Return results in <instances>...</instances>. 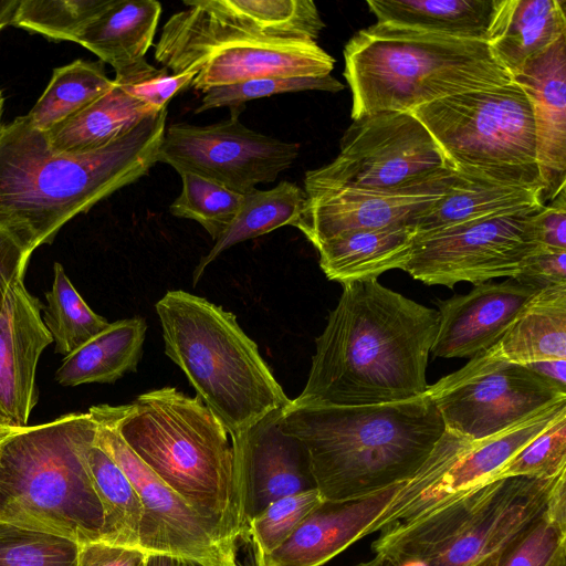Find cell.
Returning a JSON list of instances; mask_svg holds the SVG:
<instances>
[{
  "mask_svg": "<svg viewBox=\"0 0 566 566\" xmlns=\"http://www.w3.org/2000/svg\"><path fill=\"white\" fill-rule=\"evenodd\" d=\"M438 326V311L377 279L343 284L316 338L305 387L291 405L367 406L423 395Z\"/></svg>",
  "mask_w": 566,
  "mask_h": 566,
  "instance_id": "cell-1",
  "label": "cell"
},
{
  "mask_svg": "<svg viewBox=\"0 0 566 566\" xmlns=\"http://www.w3.org/2000/svg\"><path fill=\"white\" fill-rule=\"evenodd\" d=\"M167 108L107 146L56 154L27 115L0 127V229L29 255L76 214L148 174L158 161Z\"/></svg>",
  "mask_w": 566,
  "mask_h": 566,
  "instance_id": "cell-2",
  "label": "cell"
},
{
  "mask_svg": "<svg viewBox=\"0 0 566 566\" xmlns=\"http://www.w3.org/2000/svg\"><path fill=\"white\" fill-rule=\"evenodd\" d=\"M281 427L306 448L315 486L331 502L361 497L409 479L447 430L426 392L367 406L290 405Z\"/></svg>",
  "mask_w": 566,
  "mask_h": 566,
  "instance_id": "cell-3",
  "label": "cell"
},
{
  "mask_svg": "<svg viewBox=\"0 0 566 566\" xmlns=\"http://www.w3.org/2000/svg\"><path fill=\"white\" fill-rule=\"evenodd\" d=\"M113 412L138 458L238 548L247 528L243 495L231 439L217 416L174 387L144 392Z\"/></svg>",
  "mask_w": 566,
  "mask_h": 566,
  "instance_id": "cell-4",
  "label": "cell"
},
{
  "mask_svg": "<svg viewBox=\"0 0 566 566\" xmlns=\"http://www.w3.org/2000/svg\"><path fill=\"white\" fill-rule=\"evenodd\" d=\"M344 61L353 120L513 81L485 41L377 22L349 39Z\"/></svg>",
  "mask_w": 566,
  "mask_h": 566,
  "instance_id": "cell-5",
  "label": "cell"
},
{
  "mask_svg": "<svg viewBox=\"0 0 566 566\" xmlns=\"http://www.w3.org/2000/svg\"><path fill=\"white\" fill-rule=\"evenodd\" d=\"M165 354L226 427L231 443L290 399L234 314L181 290L155 305Z\"/></svg>",
  "mask_w": 566,
  "mask_h": 566,
  "instance_id": "cell-6",
  "label": "cell"
},
{
  "mask_svg": "<svg viewBox=\"0 0 566 566\" xmlns=\"http://www.w3.org/2000/svg\"><path fill=\"white\" fill-rule=\"evenodd\" d=\"M96 422L73 412L18 429L0 443V521L86 544L103 507L88 465Z\"/></svg>",
  "mask_w": 566,
  "mask_h": 566,
  "instance_id": "cell-7",
  "label": "cell"
},
{
  "mask_svg": "<svg viewBox=\"0 0 566 566\" xmlns=\"http://www.w3.org/2000/svg\"><path fill=\"white\" fill-rule=\"evenodd\" d=\"M564 479L566 473L480 483L381 530L371 548L386 557H419L429 566H465L500 551L538 517Z\"/></svg>",
  "mask_w": 566,
  "mask_h": 566,
  "instance_id": "cell-8",
  "label": "cell"
},
{
  "mask_svg": "<svg viewBox=\"0 0 566 566\" xmlns=\"http://www.w3.org/2000/svg\"><path fill=\"white\" fill-rule=\"evenodd\" d=\"M410 113L452 170L544 191L532 104L514 81L437 99Z\"/></svg>",
  "mask_w": 566,
  "mask_h": 566,
  "instance_id": "cell-9",
  "label": "cell"
},
{
  "mask_svg": "<svg viewBox=\"0 0 566 566\" xmlns=\"http://www.w3.org/2000/svg\"><path fill=\"white\" fill-rule=\"evenodd\" d=\"M187 9L165 23L155 59L172 74L196 72L191 86L202 92L271 76H327L335 60L314 41L283 40L247 32L201 8Z\"/></svg>",
  "mask_w": 566,
  "mask_h": 566,
  "instance_id": "cell-10",
  "label": "cell"
},
{
  "mask_svg": "<svg viewBox=\"0 0 566 566\" xmlns=\"http://www.w3.org/2000/svg\"><path fill=\"white\" fill-rule=\"evenodd\" d=\"M452 171L434 138L410 112H382L353 120L337 157L306 171L304 190H408L438 182Z\"/></svg>",
  "mask_w": 566,
  "mask_h": 566,
  "instance_id": "cell-11",
  "label": "cell"
},
{
  "mask_svg": "<svg viewBox=\"0 0 566 566\" xmlns=\"http://www.w3.org/2000/svg\"><path fill=\"white\" fill-rule=\"evenodd\" d=\"M426 395L446 429L473 443L566 400L565 389L525 365L495 356L490 348L428 386Z\"/></svg>",
  "mask_w": 566,
  "mask_h": 566,
  "instance_id": "cell-12",
  "label": "cell"
},
{
  "mask_svg": "<svg viewBox=\"0 0 566 566\" xmlns=\"http://www.w3.org/2000/svg\"><path fill=\"white\" fill-rule=\"evenodd\" d=\"M96 422L94 443L106 452L134 485L143 506L138 548L197 566H238V548L158 478L129 448L117 430L113 406L88 410Z\"/></svg>",
  "mask_w": 566,
  "mask_h": 566,
  "instance_id": "cell-13",
  "label": "cell"
},
{
  "mask_svg": "<svg viewBox=\"0 0 566 566\" xmlns=\"http://www.w3.org/2000/svg\"><path fill=\"white\" fill-rule=\"evenodd\" d=\"M538 210L485 217L415 235L401 270L424 284L448 287L513 277L537 249L534 216Z\"/></svg>",
  "mask_w": 566,
  "mask_h": 566,
  "instance_id": "cell-14",
  "label": "cell"
},
{
  "mask_svg": "<svg viewBox=\"0 0 566 566\" xmlns=\"http://www.w3.org/2000/svg\"><path fill=\"white\" fill-rule=\"evenodd\" d=\"M300 145L258 133L238 114L196 126L172 124L165 130L157 160L181 175L192 172L240 192L272 182L297 158Z\"/></svg>",
  "mask_w": 566,
  "mask_h": 566,
  "instance_id": "cell-15",
  "label": "cell"
},
{
  "mask_svg": "<svg viewBox=\"0 0 566 566\" xmlns=\"http://www.w3.org/2000/svg\"><path fill=\"white\" fill-rule=\"evenodd\" d=\"M439 480L423 464L409 479L343 502H323L276 549L255 566H322L355 542L406 517Z\"/></svg>",
  "mask_w": 566,
  "mask_h": 566,
  "instance_id": "cell-16",
  "label": "cell"
},
{
  "mask_svg": "<svg viewBox=\"0 0 566 566\" xmlns=\"http://www.w3.org/2000/svg\"><path fill=\"white\" fill-rule=\"evenodd\" d=\"M452 174L432 185L398 191L353 187L307 190L294 224L314 245L337 234L392 226H412L448 187Z\"/></svg>",
  "mask_w": 566,
  "mask_h": 566,
  "instance_id": "cell-17",
  "label": "cell"
},
{
  "mask_svg": "<svg viewBox=\"0 0 566 566\" xmlns=\"http://www.w3.org/2000/svg\"><path fill=\"white\" fill-rule=\"evenodd\" d=\"M282 412L232 442L245 522L281 497L316 488L306 448L282 429Z\"/></svg>",
  "mask_w": 566,
  "mask_h": 566,
  "instance_id": "cell-18",
  "label": "cell"
},
{
  "mask_svg": "<svg viewBox=\"0 0 566 566\" xmlns=\"http://www.w3.org/2000/svg\"><path fill=\"white\" fill-rule=\"evenodd\" d=\"M40 300L19 277L0 312V420L9 428L28 427L38 401L35 373L42 352L53 342L41 316Z\"/></svg>",
  "mask_w": 566,
  "mask_h": 566,
  "instance_id": "cell-19",
  "label": "cell"
},
{
  "mask_svg": "<svg viewBox=\"0 0 566 566\" xmlns=\"http://www.w3.org/2000/svg\"><path fill=\"white\" fill-rule=\"evenodd\" d=\"M537 292L510 277L476 284L467 294L437 301L439 326L430 353L442 358H471L488 350Z\"/></svg>",
  "mask_w": 566,
  "mask_h": 566,
  "instance_id": "cell-20",
  "label": "cell"
},
{
  "mask_svg": "<svg viewBox=\"0 0 566 566\" xmlns=\"http://www.w3.org/2000/svg\"><path fill=\"white\" fill-rule=\"evenodd\" d=\"M513 81L532 104L544 199L552 200L565 188L566 34L527 60Z\"/></svg>",
  "mask_w": 566,
  "mask_h": 566,
  "instance_id": "cell-21",
  "label": "cell"
},
{
  "mask_svg": "<svg viewBox=\"0 0 566 566\" xmlns=\"http://www.w3.org/2000/svg\"><path fill=\"white\" fill-rule=\"evenodd\" d=\"M544 202L542 188L453 170L442 196L417 218L413 228L416 235H422L485 217L538 210Z\"/></svg>",
  "mask_w": 566,
  "mask_h": 566,
  "instance_id": "cell-22",
  "label": "cell"
},
{
  "mask_svg": "<svg viewBox=\"0 0 566 566\" xmlns=\"http://www.w3.org/2000/svg\"><path fill=\"white\" fill-rule=\"evenodd\" d=\"M565 34V0H494L486 43L513 76Z\"/></svg>",
  "mask_w": 566,
  "mask_h": 566,
  "instance_id": "cell-23",
  "label": "cell"
},
{
  "mask_svg": "<svg viewBox=\"0 0 566 566\" xmlns=\"http://www.w3.org/2000/svg\"><path fill=\"white\" fill-rule=\"evenodd\" d=\"M415 235V228L407 224L363 229L337 234L315 248L325 276L343 285L401 270L410 258Z\"/></svg>",
  "mask_w": 566,
  "mask_h": 566,
  "instance_id": "cell-24",
  "label": "cell"
},
{
  "mask_svg": "<svg viewBox=\"0 0 566 566\" xmlns=\"http://www.w3.org/2000/svg\"><path fill=\"white\" fill-rule=\"evenodd\" d=\"M490 349L521 365L566 359V283L539 290Z\"/></svg>",
  "mask_w": 566,
  "mask_h": 566,
  "instance_id": "cell-25",
  "label": "cell"
},
{
  "mask_svg": "<svg viewBox=\"0 0 566 566\" xmlns=\"http://www.w3.org/2000/svg\"><path fill=\"white\" fill-rule=\"evenodd\" d=\"M161 13L155 0H113L77 42L115 71L145 59Z\"/></svg>",
  "mask_w": 566,
  "mask_h": 566,
  "instance_id": "cell-26",
  "label": "cell"
},
{
  "mask_svg": "<svg viewBox=\"0 0 566 566\" xmlns=\"http://www.w3.org/2000/svg\"><path fill=\"white\" fill-rule=\"evenodd\" d=\"M147 324L139 316L109 323L101 333L66 355L55 373L62 386L109 384L136 370Z\"/></svg>",
  "mask_w": 566,
  "mask_h": 566,
  "instance_id": "cell-27",
  "label": "cell"
},
{
  "mask_svg": "<svg viewBox=\"0 0 566 566\" xmlns=\"http://www.w3.org/2000/svg\"><path fill=\"white\" fill-rule=\"evenodd\" d=\"M566 412V400L556 402L475 446L432 486L423 511L453 494L486 482L511 458ZM421 511V512H423Z\"/></svg>",
  "mask_w": 566,
  "mask_h": 566,
  "instance_id": "cell-28",
  "label": "cell"
},
{
  "mask_svg": "<svg viewBox=\"0 0 566 566\" xmlns=\"http://www.w3.org/2000/svg\"><path fill=\"white\" fill-rule=\"evenodd\" d=\"M153 113L156 111L115 84L88 106L44 132V136L56 154L90 153L124 136Z\"/></svg>",
  "mask_w": 566,
  "mask_h": 566,
  "instance_id": "cell-29",
  "label": "cell"
},
{
  "mask_svg": "<svg viewBox=\"0 0 566 566\" xmlns=\"http://www.w3.org/2000/svg\"><path fill=\"white\" fill-rule=\"evenodd\" d=\"M377 23L486 42L494 0H370Z\"/></svg>",
  "mask_w": 566,
  "mask_h": 566,
  "instance_id": "cell-30",
  "label": "cell"
},
{
  "mask_svg": "<svg viewBox=\"0 0 566 566\" xmlns=\"http://www.w3.org/2000/svg\"><path fill=\"white\" fill-rule=\"evenodd\" d=\"M213 15L260 36L316 42L325 23L311 0H198Z\"/></svg>",
  "mask_w": 566,
  "mask_h": 566,
  "instance_id": "cell-31",
  "label": "cell"
},
{
  "mask_svg": "<svg viewBox=\"0 0 566 566\" xmlns=\"http://www.w3.org/2000/svg\"><path fill=\"white\" fill-rule=\"evenodd\" d=\"M305 201L304 189L286 180L269 190L253 188L243 193L237 217L197 265L192 276L193 284L200 280L205 269L232 245L283 226L294 227L302 214Z\"/></svg>",
  "mask_w": 566,
  "mask_h": 566,
  "instance_id": "cell-32",
  "label": "cell"
},
{
  "mask_svg": "<svg viewBox=\"0 0 566 566\" xmlns=\"http://www.w3.org/2000/svg\"><path fill=\"white\" fill-rule=\"evenodd\" d=\"M114 85L102 61L75 60L53 70L46 88L27 116L38 130L44 133L88 106Z\"/></svg>",
  "mask_w": 566,
  "mask_h": 566,
  "instance_id": "cell-33",
  "label": "cell"
},
{
  "mask_svg": "<svg viewBox=\"0 0 566 566\" xmlns=\"http://www.w3.org/2000/svg\"><path fill=\"white\" fill-rule=\"evenodd\" d=\"M88 465L103 507L102 542L138 548L143 506L123 470L99 447L88 450Z\"/></svg>",
  "mask_w": 566,
  "mask_h": 566,
  "instance_id": "cell-34",
  "label": "cell"
},
{
  "mask_svg": "<svg viewBox=\"0 0 566 566\" xmlns=\"http://www.w3.org/2000/svg\"><path fill=\"white\" fill-rule=\"evenodd\" d=\"M566 479L543 513L500 552L496 566H566Z\"/></svg>",
  "mask_w": 566,
  "mask_h": 566,
  "instance_id": "cell-35",
  "label": "cell"
},
{
  "mask_svg": "<svg viewBox=\"0 0 566 566\" xmlns=\"http://www.w3.org/2000/svg\"><path fill=\"white\" fill-rule=\"evenodd\" d=\"M43 322L55 343V352L71 354L108 326V322L91 310L65 274L54 264L52 287L45 294Z\"/></svg>",
  "mask_w": 566,
  "mask_h": 566,
  "instance_id": "cell-36",
  "label": "cell"
},
{
  "mask_svg": "<svg viewBox=\"0 0 566 566\" xmlns=\"http://www.w3.org/2000/svg\"><path fill=\"white\" fill-rule=\"evenodd\" d=\"M180 176L182 189L170 205V213L197 221L214 241L218 240L237 217L243 193L197 174Z\"/></svg>",
  "mask_w": 566,
  "mask_h": 566,
  "instance_id": "cell-37",
  "label": "cell"
},
{
  "mask_svg": "<svg viewBox=\"0 0 566 566\" xmlns=\"http://www.w3.org/2000/svg\"><path fill=\"white\" fill-rule=\"evenodd\" d=\"M113 0H20L12 25L52 40L77 42Z\"/></svg>",
  "mask_w": 566,
  "mask_h": 566,
  "instance_id": "cell-38",
  "label": "cell"
},
{
  "mask_svg": "<svg viewBox=\"0 0 566 566\" xmlns=\"http://www.w3.org/2000/svg\"><path fill=\"white\" fill-rule=\"evenodd\" d=\"M323 502V495L315 488L281 497L248 520L244 539L251 546L253 560L280 547Z\"/></svg>",
  "mask_w": 566,
  "mask_h": 566,
  "instance_id": "cell-39",
  "label": "cell"
},
{
  "mask_svg": "<svg viewBox=\"0 0 566 566\" xmlns=\"http://www.w3.org/2000/svg\"><path fill=\"white\" fill-rule=\"evenodd\" d=\"M81 544L0 521V566H77Z\"/></svg>",
  "mask_w": 566,
  "mask_h": 566,
  "instance_id": "cell-40",
  "label": "cell"
},
{
  "mask_svg": "<svg viewBox=\"0 0 566 566\" xmlns=\"http://www.w3.org/2000/svg\"><path fill=\"white\" fill-rule=\"evenodd\" d=\"M344 84L332 75L327 76H271L253 78L241 83L212 87L203 92L195 113L217 107H238L248 101L281 93L302 91H326L336 93Z\"/></svg>",
  "mask_w": 566,
  "mask_h": 566,
  "instance_id": "cell-41",
  "label": "cell"
},
{
  "mask_svg": "<svg viewBox=\"0 0 566 566\" xmlns=\"http://www.w3.org/2000/svg\"><path fill=\"white\" fill-rule=\"evenodd\" d=\"M566 473V412L555 419L488 481L510 476L553 479Z\"/></svg>",
  "mask_w": 566,
  "mask_h": 566,
  "instance_id": "cell-42",
  "label": "cell"
},
{
  "mask_svg": "<svg viewBox=\"0 0 566 566\" xmlns=\"http://www.w3.org/2000/svg\"><path fill=\"white\" fill-rule=\"evenodd\" d=\"M196 75V72L169 75L167 69H156L143 59L115 71L114 83L129 96L159 112L178 92L191 85Z\"/></svg>",
  "mask_w": 566,
  "mask_h": 566,
  "instance_id": "cell-43",
  "label": "cell"
},
{
  "mask_svg": "<svg viewBox=\"0 0 566 566\" xmlns=\"http://www.w3.org/2000/svg\"><path fill=\"white\" fill-rule=\"evenodd\" d=\"M535 290L566 283V251L536 249L512 277Z\"/></svg>",
  "mask_w": 566,
  "mask_h": 566,
  "instance_id": "cell-44",
  "label": "cell"
},
{
  "mask_svg": "<svg viewBox=\"0 0 566 566\" xmlns=\"http://www.w3.org/2000/svg\"><path fill=\"white\" fill-rule=\"evenodd\" d=\"M565 188L534 216L537 248L548 251H566V199Z\"/></svg>",
  "mask_w": 566,
  "mask_h": 566,
  "instance_id": "cell-45",
  "label": "cell"
},
{
  "mask_svg": "<svg viewBox=\"0 0 566 566\" xmlns=\"http://www.w3.org/2000/svg\"><path fill=\"white\" fill-rule=\"evenodd\" d=\"M146 556L137 548L95 541L81 545L77 566H140Z\"/></svg>",
  "mask_w": 566,
  "mask_h": 566,
  "instance_id": "cell-46",
  "label": "cell"
},
{
  "mask_svg": "<svg viewBox=\"0 0 566 566\" xmlns=\"http://www.w3.org/2000/svg\"><path fill=\"white\" fill-rule=\"evenodd\" d=\"M30 255L4 230L0 229V312L11 285L24 277Z\"/></svg>",
  "mask_w": 566,
  "mask_h": 566,
  "instance_id": "cell-47",
  "label": "cell"
},
{
  "mask_svg": "<svg viewBox=\"0 0 566 566\" xmlns=\"http://www.w3.org/2000/svg\"><path fill=\"white\" fill-rule=\"evenodd\" d=\"M525 366L566 390V359L534 361Z\"/></svg>",
  "mask_w": 566,
  "mask_h": 566,
  "instance_id": "cell-48",
  "label": "cell"
},
{
  "mask_svg": "<svg viewBox=\"0 0 566 566\" xmlns=\"http://www.w3.org/2000/svg\"><path fill=\"white\" fill-rule=\"evenodd\" d=\"M145 566H197L179 557L164 554H147Z\"/></svg>",
  "mask_w": 566,
  "mask_h": 566,
  "instance_id": "cell-49",
  "label": "cell"
},
{
  "mask_svg": "<svg viewBox=\"0 0 566 566\" xmlns=\"http://www.w3.org/2000/svg\"><path fill=\"white\" fill-rule=\"evenodd\" d=\"M20 0H0V30L12 25Z\"/></svg>",
  "mask_w": 566,
  "mask_h": 566,
  "instance_id": "cell-50",
  "label": "cell"
},
{
  "mask_svg": "<svg viewBox=\"0 0 566 566\" xmlns=\"http://www.w3.org/2000/svg\"><path fill=\"white\" fill-rule=\"evenodd\" d=\"M386 557V556H385ZM392 566H429V564L419 557H387Z\"/></svg>",
  "mask_w": 566,
  "mask_h": 566,
  "instance_id": "cell-51",
  "label": "cell"
},
{
  "mask_svg": "<svg viewBox=\"0 0 566 566\" xmlns=\"http://www.w3.org/2000/svg\"><path fill=\"white\" fill-rule=\"evenodd\" d=\"M501 549L475 559L465 566H496Z\"/></svg>",
  "mask_w": 566,
  "mask_h": 566,
  "instance_id": "cell-52",
  "label": "cell"
},
{
  "mask_svg": "<svg viewBox=\"0 0 566 566\" xmlns=\"http://www.w3.org/2000/svg\"><path fill=\"white\" fill-rule=\"evenodd\" d=\"M355 566H392V565L387 557L379 555V554H375L374 558L366 560V562H361Z\"/></svg>",
  "mask_w": 566,
  "mask_h": 566,
  "instance_id": "cell-53",
  "label": "cell"
},
{
  "mask_svg": "<svg viewBox=\"0 0 566 566\" xmlns=\"http://www.w3.org/2000/svg\"><path fill=\"white\" fill-rule=\"evenodd\" d=\"M15 429L7 427L1 420H0V443L7 439L9 436H11L13 432H15Z\"/></svg>",
  "mask_w": 566,
  "mask_h": 566,
  "instance_id": "cell-54",
  "label": "cell"
},
{
  "mask_svg": "<svg viewBox=\"0 0 566 566\" xmlns=\"http://www.w3.org/2000/svg\"><path fill=\"white\" fill-rule=\"evenodd\" d=\"M238 566H255V564L252 556H248L243 562L239 559Z\"/></svg>",
  "mask_w": 566,
  "mask_h": 566,
  "instance_id": "cell-55",
  "label": "cell"
},
{
  "mask_svg": "<svg viewBox=\"0 0 566 566\" xmlns=\"http://www.w3.org/2000/svg\"><path fill=\"white\" fill-rule=\"evenodd\" d=\"M2 107H3V97H2V94L0 91V126H1Z\"/></svg>",
  "mask_w": 566,
  "mask_h": 566,
  "instance_id": "cell-56",
  "label": "cell"
},
{
  "mask_svg": "<svg viewBox=\"0 0 566 566\" xmlns=\"http://www.w3.org/2000/svg\"><path fill=\"white\" fill-rule=\"evenodd\" d=\"M140 566H145V562Z\"/></svg>",
  "mask_w": 566,
  "mask_h": 566,
  "instance_id": "cell-57",
  "label": "cell"
},
{
  "mask_svg": "<svg viewBox=\"0 0 566 566\" xmlns=\"http://www.w3.org/2000/svg\"><path fill=\"white\" fill-rule=\"evenodd\" d=\"M1 127V126H0Z\"/></svg>",
  "mask_w": 566,
  "mask_h": 566,
  "instance_id": "cell-58",
  "label": "cell"
}]
</instances>
